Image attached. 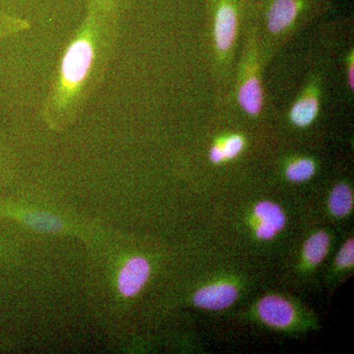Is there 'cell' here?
<instances>
[{"label":"cell","mask_w":354,"mask_h":354,"mask_svg":"<svg viewBox=\"0 0 354 354\" xmlns=\"http://www.w3.org/2000/svg\"><path fill=\"white\" fill-rule=\"evenodd\" d=\"M11 255H12V248H11L10 242L0 235V266L8 262Z\"/></svg>","instance_id":"obj_18"},{"label":"cell","mask_w":354,"mask_h":354,"mask_svg":"<svg viewBox=\"0 0 354 354\" xmlns=\"http://www.w3.org/2000/svg\"><path fill=\"white\" fill-rule=\"evenodd\" d=\"M209 158L213 164H221V162L225 160V156H223L221 145L216 144V145L212 147L211 150H209Z\"/></svg>","instance_id":"obj_19"},{"label":"cell","mask_w":354,"mask_h":354,"mask_svg":"<svg viewBox=\"0 0 354 354\" xmlns=\"http://www.w3.org/2000/svg\"><path fill=\"white\" fill-rule=\"evenodd\" d=\"M15 167L12 150L0 138V188L6 187L13 180Z\"/></svg>","instance_id":"obj_12"},{"label":"cell","mask_w":354,"mask_h":354,"mask_svg":"<svg viewBox=\"0 0 354 354\" xmlns=\"http://www.w3.org/2000/svg\"><path fill=\"white\" fill-rule=\"evenodd\" d=\"M254 214L261 221L262 227L270 228L278 234L286 225V216L278 205L270 201L258 203L254 208Z\"/></svg>","instance_id":"obj_9"},{"label":"cell","mask_w":354,"mask_h":354,"mask_svg":"<svg viewBox=\"0 0 354 354\" xmlns=\"http://www.w3.org/2000/svg\"><path fill=\"white\" fill-rule=\"evenodd\" d=\"M239 297L236 288L230 283L205 286L195 293L194 304L203 309L223 310L234 304Z\"/></svg>","instance_id":"obj_7"},{"label":"cell","mask_w":354,"mask_h":354,"mask_svg":"<svg viewBox=\"0 0 354 354\" xmlns=\"http://www.w3.org/2000/svg\"><path fill=\"white\" fill-rule=\"evenodd\" d=\"M353 58L351 59V62H349L348 68V88H351V91H353Z\"/></svg>","instance_id":"obj_20"},{"label":"cell","mask_w":354,"mask_h":354,"mask_svg":"<svg viewBox=\"0 0 354 354\" xmlns=\"http://www.w3.org/2000/svg\"><path fill=\"white\" fill-rule=\"evenodd\" d=\"M261 319L272 327L285 328L295 318V310L290 302L279 297H266L258 304Z\"/></svg>","instance_id":"obj_8"},{"label":"cell","mask_w":354,"mask_h":354,"mask_svg":"<svg viewBox=\"0 0 354 354\" xmlns=\"http://www.w3.org/2000/svg\"><path fill=\"white\" fill-rule=\"evenodd\" d=\"M221 147L223 156H225V160H232V158H236L243 151L245 141L241 135H232L225 139Z\"/></svg>","instance_id":"obj_16"},{"label":"cell","mask_w":354,"mask_h":354,"mask_svg":"<svg viewBox=\"0 0 354 354\" xmlns=\"http://www.w3.org/2000/svg\"><path fill=\"white\" fill-rule=\"evenodd\" d=\"M118 25V20L88 10L70 36L39 111L48 129L64 131L85 111L113 60Z\"/></svg>","instance_id":"obj_1"},{"label":"cell","mask_w":354,"mask_h":354,"mask_svg":"<svg viewBox=\"0 0 354 354\" xmlns=\"http://www.w3.org/2000/svg\"><path fill=\"white\" fill-rule=\"evenodd\" d=\"M329 207L333 215L344 218L353 208V193L346 184H337L330 193Z\"/></svg>","instance_id":"obj_10"},{"label":"cell","mask_w":354,"mask_h":354,"mask_svg":"<svg viewBox=\"0 0 354 354\" xmlns=\"http://www.w3.org/2000/svg\"><path fill=\"white\" fill-rule=\"evenodd\" d=\"M127 0H88V10L106 17L120 19Z\"/></svg>","instance_id":"obj_15"},{"label":"cell","mask_w":354,"mask_h":354,"mask_svg":"<svg viewBox=\"0 0 354 354\" xmlns=\"http://www.w3.org/2000/svg\"><path fill=\"white\" fill-rule=\"evenodd\" d=\"M209 16L212 69L218 94L227 100L232 87L235 55L252 17L254 0H205Z\"/></svg>","instance_id":"obj_2"},{"label":"cell","mask_w":354,"mask_h":354,"mask_svg":"<svg viewBox=\"0 0 354 354\" xmlns=\"http://www.w3.org/2000/svg\"><path fill=\"white\" fill-rule=\"evenodd\" d=\"M315 171V162L311 158H299L288 165L286 176L292 183H302L311 178Z\"/></svg>","instance_id":"obj_14"},{"label":"cell","mask_w":354,"mask_h":354,"mask_svg":"<svg viewBox=\"0 0 354 354\" xmlns=\"http://www.w3.org/2000/svg\"><path fill=\"white\" fill-rule=\"evenodd\" d=\"M330 6V0H254L253 19L264 60Z\"/></svg>","instance_id":"obj_3"},{"label":"cell","mask_w":354,"mask_h":354,"mask_svg":"<svg viewBox=\"0 0 354 354\" xmlns=\"http://www.w3.org/2000/svg\"><path fill=\"white\" fill-rule=\"evenodd\" d=\"M329 235L320 232L309 237L304 245V256L310 264H319L325 258L329 248Z\"/></svg>","instance_id":"obj_11"},{"label":"cell","mask_w":354,"mask_h":354,"mask_svg":"<svg viewBox=\"0 0 354 354\" xmlns=\"http://www.w3.org/2000/svg\"><path fill=\"white\" fill-rule=\"evenodd\" d=\"M354 261V242L349 239L342 247L341 251L337 254V264L341 268H349L353 265Z\"/></svg>","instance_id":"obj_17"},{"label":"cell","mask_w":354,"mask_h":354,"mask_svg":"<svg viewBox=\"0 0 354 354\" xmlns=\"http://www.w3.org/2000/svg\"><path fill=\"white\" fill-rule=\"evenodd\" d=\"M263 64L264 57L252 14L244 32L241 57L239 65L235 66L234 84L230 93L236 97L241 111L253 118L261 115L264 109V90L261 76Z\"/></svg>","instance_id":"obj_4"},{"label":"cell","mask_w":354,"mask_h":354,"mask_svg":"<svg viewBox=\"0 0 354 354\" xmlns=\"http://www.w3.org/2000/svg\"><path fill=\"white\" fill-rule=\"evenodd\" d=\"M29 29L28 21L0 10V43Z\"/></svg>","instance_id":"obj_13"},{"label":"cell","mask_w":354,"mask_h":354,"mask_svg":"<svg viewBox=\"0 0 354 354\" xmlns=\"http://www.w3.org/2000/svg\"><path fill=\"white\" fill-rule=\"evenodd\" d=\"M151 274V265L142 256H132L124 261L116 274L115 288L123 298L138 295Z\"/></svg>","instance_id":"obj_5"},{"label":"cell","mask_w":354,"mask_h":354,"mask_svg":"<svg viewBox=\"0 0 354 354\" xmlns=\"http://www.w3.org/2000/svg\"><path fill=\"white\" fill-rule=\"evenodd\" d=\"M320 81V80H319ZM319 81L312 80L302 91L290 111V120L295 127L306 128L310 127L320 113V92Z\"/></svg>","instance_id":"obj_6"}]
</instances>
